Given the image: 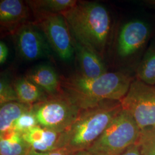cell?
I'll list each match as a JSON object with an SVG mask.
<instances>
[{
  "label": "cell",
  "mask_w": 155,
  "mask_h": 155,
  "mask_svg": "<svg viewBox=\"0 0 155 155\" xmlns=\"http://www.w3.org/2000/svg\"><path fill=\"white\" fill-rule=\"evenodd\" d=\"M32 105L20 102L6 103L0 107V133L13 129L17 119L27 111L31 109Z\"/></svg>",
  "instance_id": "16"
},
{
  "label": "cell",
  "mask_w": 155,
  "mask_h": 155,
  "mask_svg": "<svg viewBox=\"0 0 155 155\" xmlns=\"http://www.w3.org/2000/svg\"><path fill=\"white\" fill-rule=\"evenodd\" d=\"M137 79L155 86V47L147 51L137 70Z\"/></svg>",
  "instance_id": "18"
},
{
  "label": "cell",
  "mask_w": 155,
  "mask_h": 155,
  "mask_svg": "<svg viewBox=\"0 0 155 155\" xmlns=\"http://www.w3.org/2000/svg\"><path fill=\"white\" fill-rule=\"evenodd\" d=\"M148 24L140 20L126 23L120 31L118 41V53L122 58L133 55L144 45L150 35Z\"/></svg>",
  "instance_id": "9"
},
{
  "label": "cell",
  "mask_w": 155,
  "mask_h": 155,
  "mask_svg": "<svg viewBox=\"0 0 155 155\" xmlns=\"http://www.w3.org/2000/svg\"><path fill=\"white\" fill-rule=\"evenodd\" d=\"M141 130L132 116L122 109L87 150L97 155H120L137 144Z\"/></svg>",
  "instance_id": "4"
},
{
  "label": "cell",
  "mask_w": 155,
  "mask_h": 155,
  "mask_svg": "<svg viewBox=\"0 0 155 155\" xmlns=\"http://www.w3.org/2000/svg\"><path fill=\"white\" fill-rule=\"evenodd\" d=\"M71 155H97L95 154H94L93 153L90 152L88 150H82V151H79V152H77L75 153H72Z\"/></svg>",
  "instance_id": "25"
},
{
  "label": "cell",
  "mask_w": 155,
  "mask_h": 155,
  "mask_svg": "<svg viewBox=\"0 0 155 155\" xmlns=\"http://www.w3.org/2000/svg\"><path fill=\"white\" fill-rule=\"evenodd\" d=\"M60 14L75 41L98 55L104 51L110 31V17L104 6L94 2L78 1Z\"/></svg>",
  "instance_id": "2"
},
{
  "label": "cell",
  "mask_w": 155,
  "mask_h": 155,
  "mask_svg": "<svg viewBox=\"0 0 155 155\" xmlns=\"http://www.w3.org/2000/svg\"><path fill=\"white\" fill-rule=\"evenodd\" d=\"M28 9L22 1L2 0L0 1L1 25L6 29H17L25 23Z\"/></svg>",
  "instance_id": "11"
},
{
  "label": "cell",
  "mask_w": 155,
  "mask_h": 155,
  "mask_svg": "<svg viewBox=\"0 0 155 155\" xmlns=\"http://www.w3.org/2000/svg\"><path fill=\"white\" fill-rule=\"evenodd\" d=\"M8 56V48L3 41L0 42V63L4 64Z\"/></svg>",
  "instance_id": "23"
},
{
  "label": "cell",
  "mask_w": 155,
  "mask_h": 155,
  "mask_svg": "<svg viewBox=\"0 0 155 155\" xmlns=\"http://www.w3.org/2000/svg\"><path fill=\"white\" fill-rule=\"evenodd\" d=\"M120 155H141L138 144H135L133 146L130 147L129 148L126 150Z\"/></svg>",
  "instance_id": "24"
},
{
  "label": "cell",
  "mask_w": 155,
  "mask_h": 155,
  "mask_svg": "<svg viewBox=\"0 0 155 155\" xmlns=\"http://www.w3.org/2000/svg\"><path fill=\"white\" fill-rule=\"evenodd\" d=\"M27 78L44 90L49 96L63 93L61 81L55 71L48 65H40L28 72Z\"/></svg>",
  "instance_id": "13"
},
{
  "label": "cell",
  "mask_w": 155,
  "mask_h": 155,
  "mask_svg": "<svg viewBox=\"0 0 155 155\" xmlns=\"http://www.w3.org/2000/svg\"><path fill=\"white\" fill-rule=\"evenodd\" d=\"M35 15L41 13H61L78 2L75 0H33L27 1Z\"/></svg>",
  "instance_id": "17"
},
{
  "label": "cell",
  "mask_w": 155,
  "mask_h": 155,
  "mask_svg": "<svg viewBox=\"0 0 155 155\" xmlns=\"http://www.w3.org/2000/svg\"><path fill=\"white\" fill-rule=\"evenodd\" d=\"M34 24L41 30L57 55L63 61L72 58L74 40L64 18L60 13H41L35 15Z\"/></svg>",
  "instance_id": "7"
},
{
  "label": "cell",
  "mask_w": 155,
  "mask_h": 155,
  "mask_svg": "<svg viewBox=\"0 0 155 155\" xmlns=\"http://www.w3.org/2000/svg\"><path fill=\"white\" fill-rule=\"evenodd\" d=\"M82 110L64 91L32 105L40 126L60 132L70 127Z\"/></svg>",
  "instance_id": "5"
},
{
  "label": "cell",
  "mask_w": 155,
  "mask_h": 155,
  "mask_svg": "<svg viewBox=\"0 0 155 155\" xmlns=\"http://www.w3.org/2000/svg\"><path fill=\"white\" fill-rule=\"evenodd\" d=\"M72 153L64 149H58L49 152H40L34 150H30L28 155H71Z\"/></svg>",
  "instance_id": "22"
},
{
  "label": "cell",
  "mask_w": 155,
  "mask_h": 155,
  "mask_svg": "<svg viewBox=\"0 0 155 155\" xmlns=\"http://www.w3.org/2000/svg\"><path fill=\"white\" fill-rule=\"evenodd\" d=\"M122 109L133 117L141 130L155 127V86L133 81L120 101Z\"/></svg>",
  "instance_id": "6"
},
{
  "label": "cell",
  "mask_w": 155,
  "mask_h": 155,
  "mask_svg": "<svg viewBox=\"0 0 155 155\" xmlns=\"http://www.w3.org/2000/svg\"><path fill=\"white\" fill-rule=\"evenodd\" d=\"M13 87L18 101L26 105H33L45 101L49 97L44 90L26 77L17 79Z\"/></svg>",
  "instance_id": "14"
},
{
  "label": "cell",
  "mask_w": 155,
  "mask_h": 155,
  "mask_svg": "<svg viewBox=\"0 0 155 155\" xmlns=\"http://www.w3.org/2000/svg\"><path fill=\"white\" fill-rule=\"evenodd\" d=\"M132 82L129 75L116 72H106L94 79L76 75L61 83L64 93L82 109H86L108 101H120Z\"/></svg>",
  "instance_id": "1"
},
{
  "label": "cell",
  "mask_w": 155,
  "mask_h": 155,
  "mask_svg": "<svg viewBox=\"0 0 155 155\" xmlns=\"http://www.w3.org/2000/svg\"><path fill=\"white\" fill-rule=\"evenodd\" d=\"M73 40L82 76L94 79L107 72L99 55L75 40Z\"/></svg>",
  "instance_id": "12"
},
{
  "label": "cell",
  "mask_w": 155,
  "mask_h": 155,
  "mask_svg": "<svg viewBox=\"0 0 155 155\" xmlns=\"http://www.w3.org/2000/svg\"><path fill=\"white\" fill-rule=\"evenodd\" d=\"M141 155H155V127L141 130L138 141Z\"/></svg>",
  "instance_id": "19"
},
{
  "label": "cell",
  "mask_w": 155,
  "mask_h": 155,
  "mask_svg": "<svg viewBox=\"0 0 155 155\" xmlns=\"http://www.w3.org/2000/svg\"><path fill=\"white\" fill-rule=\"evenodd\" d=\"M19 102L14 87L4 79L0 81V105L11 102Z\"/></svg>",
  "instance_id": "21"
},
{
  "label": "cell",
  "mask_w": 155,
  "mask_h": 155,
  "mask_svg": "<svg viewBox=\"0 0 155 155\" xmlns=\"http://www.w3.org/2000/svg\"><path fill=\"white\" fill-rule=\"evenodd\" d=\"M39 125L37 118L31 109L27 111L20 117L15 123L13 129L21 134Z\"/></svg>",
  "instance_id": "20"
},
{
  "label": "cell",
  "mask_w": 155,
  "mask_h": 155,
  "mask_svg": "<svg viewBox=\"0 0 155 155\" xmlns=\"http://www.w3.org/2000/svg\"><path fill=\"white\" fill-rule=\"evenodd\" d=\"M34 23H24L16 31L17 48L23 59L27 61L39 59L45 55L46 45Z\"/></svg>",
  "instance_id": "8"
},
{
  "label": "cell",
  "mask_w": 155,
  "mask_h": 155,
  "mask_svg": "<svg viewBox=\"0 0 155 155\" xmlns=\"http://www.w3.org/2000/svg\"><path fill=\"white\" fill-rule=\"evenodd\" d=\"M61 133L38 125L22 134L31 150L45 152L60 149Z\"/></svg>",
  "instance_id": "10"
},
{
  "label": "cell",
  "mask_w": 155,
  "mask_h": 155,
  "mask_svg": "<svg viewBox=\"0 0 155 155\" xmlns=\"http://www.w3.org/2000/svg\"><path fill=\"white\" fill-rule=\"evenodd\" d=\"M122 109L120 101H114L83 109L74 122L62 132L59 148L71 153L88 150Z\"/></svg>",
  "instance_id": "3"
},
{
  "label": "cell",
  "mask_w": 155,
  "mask_h": 155,
  "mask_svg": "<svg viewBox=\"0 0 155 155\" xmlns=\"http://www.w3.org/2000/svg\"><path fill=\"white\" fill-rule=\"evenodd\" d=\"M30 150L21 133L13 129L0 133V155H28Z\"/></svg>",
  "instance_id": "15"
}]
</instances>
